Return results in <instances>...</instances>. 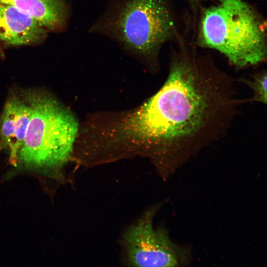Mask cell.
<instances>
[{
  "instance_id": "cell-7",
  "label": "cell",
  "mask_w": 267,
  "mask_h": 267,
  "mask_svg": "<svg viewBox=\"0 0 267 267\" xmlns=\"http://www.w3.org/2000/svg\"><path fill=\"white\" fill-rule=\"evenodd\" d=\"M46 29L32 16L18 8L0 3V40L14 45L41 42Z\"/></svg>"
},
{
  "instance_id": "cell-4",
  "label": "cell",
  "mask_w": 267,
  "mask_h": 267,
  "mask_svg": "<svg viewBox=\"0 0 267 267\" xmlns=\"http://www.w3.org/2000/svg\"><path fill=\"white\" fill-rule=\"evenodd\" d=\"M31 116L18 162L30 168L57 170L71 157L78 124L53 98L32 95Z\"/></svg>"
},
{
  "instance_id": "cell-9",
  "label": "cell",
  "mask_w": 267,
  "mask_h": 267,
  "mask_svg": "<svg viewBox=\"0 0 267 267\" xmlns=\"http://www.w3.org/2000/svg\"><path fill=\"white\" fill-rule=\"evenodd\" d=\"M267 78V73L265 71L255 76L252 81L247 82L254 93L252 100L266 103Z\"/></svg>"
},
{
  "instance_id": "cell-8",
  "label": "cell",
  "mask_w": 267,
  "mask_h": 267,
  "mask_svg": "<svg viewBox=\"0 0 267 267\" xmlns=\"http://www.w3.org/2000/svg\"><path fill=\"white\" fill-rule=\"evenodd\" d=\"M69 0H0V3L15 6L36 19L47 30L59 31L67 24Z\"/></svg>"
},
{
  "instance_id": "cell-3",
  "label": "cell",
  "mask_w": 267,
  "mask_h": 267,
  "mask_svg": "<svg viewBox=\"0 0 267 267\" xmlns=\"http://www.w3.org/2000/svg\"><path fill=\"white\" fill-rule=\"evenodd\" d=\"M264 22L243 0H219L202 10L197 44L223 54L235 67L255 65L267 57Z\"/></svg>"
},
{
  "instance_id": "cell-5",
  "label": "cell",
  "mask_w": 267,
  "mask_h": 267,
  "mask_svg": "<svg viewBox=\"0 0 267 267\" xmlns=\"http://www.w3.org/2000/svg\"><path fill=\"white\" fill-rule=\"evenodd\" d=\"M159 206L146 211L124 232L121 239L124 263L133 267H181L190 263L187 248L170 238L164 227H155L154 216Z\"/></svg>"
},
{
  "instance_id": "cell-2",
  "label": "cell",
  "mask_w": 267,
  "mask_h": 267,
  "mask_svg": "<svg viewBox=\"0 0 267 267\" xmlns=\"http://www.w3.org/2000/svg\"><path fill=\"white\" fill-rule=\"evenodd\" d=\"M175 28L169 0H111L89 32L111 39L126 52L153 65Z\"/></svg>"
},
{
  "instance_id": "cell-6",
  "label": "cell",
  "mask_w": 267,
  "mask_h": 267,
  "mask_svg": "<svg viewBox=\"0 0 267 267\" xmlns=\"http://www.w3.org/2000/svg\"><path fill=\"white\" fill-rule=\"evenodd\" d=\"M31 116L27 101L17 98L8 100L0 119V148L9 152L10 162H18V154L23 144Z\"/></svg>"
},
{
  "instance_id": "cell-1",
  "label": "cell",
  "mask_w": 267,
  "mask_h": 267,
  "mask_svg": "<svg viewBox=\"0 0 267 267\" xmlns=\"http://www.w3.org/2000/svg\"><path fill=\"white\" fill-rule=\"evenodd\" d=\"M239 102L231 78L183 51L163 86L117 125L113 139L149 157L166 179L224 134Z\"/></svg>"
},
{
  "instance_id": "cell-10",
  "label": "cell",
  "mask_w": 267,
  "mask_h": 267,
  "mask_svg": "<svg viewBox=\"0 0 267 267\" xmlns=\"http://www.w3.org/2000/svg\"><path fill=\"white\" fill-rule=\"evenodd\" d=\"M188 2L193 6H196L199 3L204 0H187Z\"/></svg>"
}]
</instances>
